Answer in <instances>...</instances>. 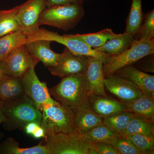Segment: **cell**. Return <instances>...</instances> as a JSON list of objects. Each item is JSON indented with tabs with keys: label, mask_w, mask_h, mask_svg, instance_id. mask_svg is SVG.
<instances>
[{
	"label": "cell",
	"mask_w": 154,
	"mask_h": 154,
	"mask_svg": "<svg viewBox=\"0 0 154 154\" xmlns=\"http://www.w3.org/2000/svg\"><path fill=\"white\" fill-rule=\"evenodd\" d=\"M85 0H47V7L50 8L54 6L76 4L82 5Z\"/></svg>",
	"instance_id": "obj_33"
},
{
	"label": "cell",
	"mask_w": 154,
	"mask_h": 154,
	"mask_svg": "<svg viewBox=\"0 0 154 154\" xmlns=\"http://www.w3.org/2000/svg\"><path fill=\"white\" fill-rule=\"evenodd\" d=\"M89 58L75 54L65 47L63 52L60 54L56 64L48 69L51 74L61 79L69 75L84 73L88 66Z\"/></svg>",
	"instance_id": "obj_11"
},
{
	"label": "cell",
	"mask_w": 154,
	"mask_h": 154,
	"mask_svg": "<svg viewBox=\"0 0 154 154\" xmlns=\"http://www.w3.org/2000/svg\"><path fill=\"white\" fill-rule=\"evenodd\" d=\"M93 145L97 154H119L113 146L107 143H94Z\"/></svg>",
	"instance_id": "obj_32"
},
{
	"label": "cell",
	"mask_w": 154,
	"mask_h": 154,
	"mask_svg": "<svg viewBox=\"0 0 154 154\" xmlns=\"http://www.w3.org/2000/svg\"><path fill=\"white\" fill-rule=\"evenodd\" d=\"M124 136L131 142L142 154L154 153V136L142 134Z\"/></svg>",
	"instance_id": "obj_29"
},
{
	"label": "cell",
	"mask_w": 154,
	"mask_h": 154,
	"mask_svg": "<svg viewBox=\"0 0 154 154\" xmlns=\"http://www.w3.org/2000/svg\"><path fill=\"white\" fill-rule=\"evenodd\" d=\"M35 39H45L57 42L65 45L71 52L78 55L91 57L105 63L112 56L96 51L83 42L73 38L69 35H60L57 33L38 28L35 33L27 36V41Z\"/></svg>",
	"instance_id": "obj_7"
},
{
	"label": "cell",
	"mask_w": 154,
	"mask_h": 154,
	"mask_svg": "<svg viewBox=\"0 0 154 154\" xmlns=\"http://www.w3.org/2000/svg\"><path fill=\"white\" fill-rule=\"evenodd\" d=\"M4 120L3 113V102L0 101V124L2 123Z\"/></svg>",
	"instance_id": "obj_36"
},
{
	"label": "cell",
	"mask_w": 154,
	"mask_h": 154,
	"mask_svg": "<svg viewBox=\"0 0 154 154\" xmlns=\"http://www.w3.org/2000/svg\"><path fill=\"white\" fill-rule=\"evenodd\" d=\"M40 126V125L34 122H31L28 123L24 128L25 132L28 134L32 135L33 132Z\"/></svg>",
	"instance_id": "obj_34"
},
{
	"label": "cell",
	"mask_w": 154,
	"mask_h": 154,
	"mask_svg": "<svg viewBox=\"0 0 154 154\" xmlns=\"http://www.w3.org/2000/svg\"><path fill=\"white\" fill-rule=\"evenodd\" d=\"M51 42L45 39H35L26 41L25 46L30 56L39 62H42L48 68L55 66L60 54L51 50Z\"/></svg>",
	"instance_id": "obj_15"
},
{
	"label": "cell",
	"mask_w": 154,
	"mask_h": 154,
	"mask_svg": "<svg viewBox=\"0 0 154 154\" xmlns=\"http://www.w3.org/2000/svg\"><path fill=\"white\" fill-rule=\"evenodd\" d=\"M154 11H149L146 14L144 21L134 36L136 40L140 39H154Z\"/></svg>",
	"instance_id": "obj_31"
},
{
	"label": "cell",
	"mask_w": 154,
	"mask_h": 154,
	"mask_svg": "<svg viewBox=\"0 0 154 154\" xmlns=\"http://www.w3.org/2000/svg\"><path fill=\"white\" fill-rule=\"evenodd\" d=\"M84 16L82 5L71 4L46 8L40 15L38 25H48L66 31L75 28Z\"/></svg>",
	"instance_id": "obj_4"
},
{
	"label": "cell",
	"mask_w": 154,
	"mask_h": 154,
	"mask_svg": "<svg viewBox=\"0 0 154 154\" xmlns=\"http://www.w3.org/2000/svg\"><path fill=\"white\" fill-rule=\"evenodd\" d=\"M134 116L130 112L125 111L102 119L103 124L114 132L122 134Z\"/></svg>",
	"instance_id": "obj_27"
},
{
	"label": "cell",
	"mask_w": 154,
	"mask_h": 154,
	"mask_svg": "<svg viewBox=\"0 0 154 154\" xmlns=\"http://www.w3.org/2000/svg\"><path fill=\"white\" fill-rule=\"evenodd\" d=\"M88 101L91 109L102 118L126 111L122 102L107 96L92 94Z\"/></svg>",
	"instance_id": "obj_17"
},
{
	"label": "cell",
	"mask_w": 154,
	"mask_h": 154,
	"mask_svg": "<svg viewBox=\"0 0 154 154\" xmlns=\"http://www.w3.org/2000/svg\"><path fill=\"white\" fill-rule=\"evenodd\" d=\"M107 143L113 146L119 154H142L131 142L123 135H118Z\"/></svg>",
	"instance_id": "obj_30"
},
{
	"label": "cell",
	"mask_w": 154,
	"mask_h": 154,
	"mask_svg": "<svg viewBox=\"0 0 154 154\" xmlns=\"http://www.w3.org/2000/svg\"><path fill=\"white\" fill-rule=\"evenodd\" d=\"M103 63L99 60L90 57L85 74L91 94L106 96L105 91Z\"/></svg>",
	"instance_id": "obj_16"
},
{
	"label": "cell",
	"mask_w": 154,
	"mask_h": 154,
	"mask_svg": "<svg viewBox=\"0 0 154 154\" xmlns=\"http://www.w3.org/2000/svg\"><path fill=\"white\" fill-rule=\"evenodd\" d=\"M27 35L19 30L0 37V62L2 61L15 50L25 45Z\"/></svg>",
	"instance_id": "obj_22"
},
{
	"label": "cell",
	"mask_w": 154,
	"mask_h": 154,
	"mask_svg": "<svg viewBox=\"0 0 154 154\" xmlns=\"http://www.w3.org/2000/svg\"><path fill=\"white\" fill-rule=\"evenodd\" d=\"M71 110L76 129L80 134H85L95 127L103 124V119L91 109L88 101Z\"/></svg>",
	"instance_id": "obj_14"
},
{
	"label": "cell",
	"mask_w": 154,
	"mask_h": 154,
	"mask_svg": "<svg viewBox=\"0 0 154 154\" xmlns=\"http://www.w3.org/2000/svg\"><path fill=\"white\" fill-rule=\"evenodd\" d=\"M154 53V39L136 40L130 48L119 55L111 57L103 64L105 78L115 74L117 71L131 65L143 58Z\"/></svg>",
	"instance_id": "obj_6"
},
{
	"label": "cell",
	"mask_w": 154,
	"mask_h": 154,
	"mask_svg": "<svg viewBox=\"0 0 154 154\" xmlns=\"http://www.w3.org/2000/svg\"><path fill=\"white\" fill-rule=\"evenodd\" d=\"M4 120L2 124L5 129L13 131L24 129L29 123H41L42 113L26 96L13 102H3Z\"/></svg>",
	"instance_id": "obj_2"
},
{
	"label": "cell",
	"mask_w": 154,
	"mask_h": 154,
	"mask_svg": "<svg viewBox=\"0 0 154 154\" xmlns=\"http://www.w3.org/2000/svg\"><path fill=\"white\" fill-rule=\"evenodd\" d=\"M31 136H32L34 138L40 139L42 138H44L46 135H45L44 129L40 125L33 132Z\"/></svg>",
	"instance_id": "obj_35"
},
{
	"label": "cell",
	"mask_w": 154,
	"mask_h": 154,
	"mask_svg": "<svg viewBox=\"0 0 154 154\" xmlns=\"http://www.w3.org/2000/svg\"><path fill=\"white\" fill-rule=\"evenodd\" d=\"M0 154H49V152L42 141L34 146L20 148L15 139L8 137L0 143Z\"/></svg>",
	"instance_id": "obj_21"
},
{
	"label": "cell",
	"mask_w": 154,
	"mask_h": 154,
	"mask_svg": "<svg viewBox=\"0 0 154 154\" xmlns=\"http://www.w3.org/2000/svg\"><path fill=\"white\" fill-rule=\"evenodd\" d=\"M114 74L129 81L144 95L154 99V76L138 69L131 65L122 68Z\"/></svg>",
	"instance_id": "obj_13"
},
{
	"label": "cell",
	"mask_w": 154,
	"mask_h": 154,
	"mask_svg": "<svg viewBox=\"0 0 154 154\" xmlns=\"http://www.w3.org/2000/svg\"><path fill=\"white\" fill-rule=\"evenodd\" d=\"M136 40L134 36L125 32L108 40L100 47L94 48L96 51L116 56L121 54L131 47Z\"/></svg>",
	"instance_id": "obj_19"
},
{
	"label": "cell",
	"mask_w": 154,
	"mask_h": 154,
	"mask_svg": "<svg viewBox=\"0 0 154 154\" xmlns=\"http://www.w3.org/2000/svg\"><path fill=\"white\" fill-rule=\"evenodd\" d=\"M38 61L30 56L25 44L15 50L2 61L0 67L5 74L23 78L29 69L35 68Z\"/></svg>",
	"instance_id": "obj_10"
},
{
	"label": "cell",
	"mask_w": 154,
	"mask_h": 154,
	"mask_svg": "<svg viewBox=\"0 0 154 154\" xmlns=\"http://www.w3.org/2000/svg\"><path fill=\"white\" fill-rule=\"evenodd\" d=\"M41 112L40 125L44 129L46 136L78 132L74 122L72 113L68 107L59 103L48 106Z\"/></svg>",
	"instance_id": "obj_5"
},
{
	"label": "cell",
	"mask_w": 154,
	"mask_h": 154,
	"mask_svg": "<svg viewBox=\"0 0 154 154\" xmlns=\"http://www.w3.org/2000/svg\"><path fill=\"white\" fill-rule=\"evenodd\" d=\"M42 141L49 154H97L93 143L78 132L45 136Z\"/></svg>",
	"instance_id": "obj_3"
},
{
	"label": "cell",
	"mask_w": 154,
	"mask_h": 154,
	"mask_svg": "<svg viewBox=\"0 0 154 154\" xmlns=\"http://www.w3.org/2000/svg\"><path fill=\"white\" fill-rule=\"evenodd\" d=\"M105 88L122 102H131L145 96L133 83L113 74L105 78Z\"/></svg>",
	"instance_id": "obj_12"
},
{
	"label": "cell",
	"mask_w": 154,
	"mask_h": 154,
	"mask_svg": "<svg viewBox=\"0 0 154 154\" xmlns=\"http://www.w3.org/2000/svg\"><path fill=\"white\" fill-rule=\"evenodd\" d=\"M154 122L134 116L125 131L121 135L142 134L154 136Z\"/></svg>",
	"instance_id": "obj_26"
},
{
	"label": "cell",
	"mask_w": 154,
	"mask_h": 154,
	"mask_svg": "<svg viewBox=\"0 0 154 154\" xmlns=\"http://www.w3.org/2000/svg\"><path fill=\"white\" fill-rule=\"evenodd\" d=\"M119 134L108 128L104 124L92 128L84 136L90 142L108 143L113 137Z\"/></svg>",
	"instance_id": "obj_28"
},
{
	"label": "cell",
	"mask_w": 154,
	"mask_h": 154,
	"mask_svg": "<svg viewBox=\"0 0 154 154\" xmlns=\"http://www.w3.org/2000/svg\"><path fill=\"white\" fill-rule=\"evenodd\" d=\"M113 33V30L106 28L99 32L88 34H69V36L81 40L93 48L102 46L108 40L118 36Z\"/></svg>",
	"instance_id": "obj_23"
},
{
	"label": "cell",
	"mask_w": 154,
	"mask_h": 154,
	"mask_svg": "<svg viewBox=\"0 0 154 154\" xmlns=\"http://www.w3.org/2000/svg\"><path fill=\"white\" fill-rule=\"evenodd\" d=\"M48 91L57 102L70 109L88 102L92 95L85 72L62 78L60 82Z\"/></svg>",
	"instance_id": "obj_1"
},
{
	"label": "cell",
	"mask_w": 154,
	"mask_h": 154,
	"mask_svg": "<svg viewBox=\"0 0 154 154\" xmlns=\"http://www.w3.org/2000/svg\"><path fill=\"white\" fill-rule=\"evenodd\" d=\"M25 96L22 78L5 74L0 79V101L13 102Z\"/></svg>",
	"instance_id": "obj_18"
},
{
	"label": "cell",
	"mask_w": 154,
	"mask_h": 154,
	"mask_svg": "<svg viewBox=\"0 0 154 154\" xmlns=\"http://www.w3.org/2000/svg\"><path fill=\"white\" fill-rule=\"evenodd\" d=\"M19 6L8 10L0 11V37L20 30L17 18Z\"/></svg>",
	"instance_id": "obj_25"
},
{
	"label": "cell",
	"mask_w": 154,
	"mask_h": 154,
	"mask_svg": "<svg viewBox=\"0 0 154 154\" xmlns=\"http://www.w3.org/2000/svg\"><path fill=\"white\" fill-rule=\"evenodd\" d=\"M47 7V0H28L19 6L17 18L20 30L30 35L39 28L38 20Z\"/></svg>",
	"instance_id": "obj_9"
},
{
	"label": "cell",
	"mask_w": 154,
	"mask_h": 154,
	"mask_svg": "<svg viewBox=\"0 0 154 154\" xmlns=\"http://www.w3.org/2000/svg\"><path fill=\"white\" fill-rule=\"evenodd\" d=\"M126 111L135 116L154 121V99L143 96L129 102H123Z\"/></svg>",
	"instance_id": "obj_20"
},
{
	"label": "cell",
	"mask_w": 154,
	"mask_h": 154,
	"mask_svg": "<svg viewBox=\"0 0 154 154\" xmlns=\"http://www.w3.org/2000/svg\"><path fill=\"white\" fill-rule=\"evenodd\" d=\"M35 68L28 69L22 78L25 95L41 111L51 105L59 104L50 95L46 83L42 82L35 72Z\"/></svg>",
	"instance_id": "obj_8"
},
{
	"label": "cell",
	"mask_w": 154,
	"mask_h": 154,
	"mask_svg": "<svg viewBox=\"0 0 154 154\" xmlns=\"http://www.w3.org/2000/svg\"><path fill=\"white\" fill-rule=\"evenodd\" d=\"M143 20L142 0H132L130 11L126 20L125 32L134 36L140 28Z\"/></svg>",
	"instance_id": "obj_24"
},
{
	"label": "cell",
	"mask_w": 154,
	"mask_h": 154,
	"mask_svg": "<svg viewBox=\"0 0 154 154\" xmlns=\"http://www.w3.org/2000/svg\"><path fill=\"white\" fill-rule=\"evenodd\" d=\"M4 75H5V73H4L1 67H0V79H1V78H2Z\"/></svg>",
	"instance_id": "obj_37"
}]
</instances>
